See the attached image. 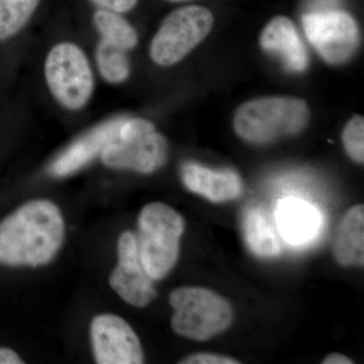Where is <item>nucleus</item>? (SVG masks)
I'll use <instances>...</instances> for the list:
<instances>
[{"label":"nucleus","mask_w":364,"mask_h":364,"mask_svg":"<svg viewBox=\"0 0 364 364\" xmlns=\"http://www.w3.org/2000/svg\"><path fill=\"white\" fill-rule=\"evenodd\" d=\"M169 304L173 309V331L195 341H205L221 334L233 321L229 301L203 287H178L170 294Z\"/></svg>","instance_id":"nucleus-6"},{"label":"nucleus","mask_w":364,"mask_h":364,"mask_svg":"<svg viewBox=\"0 0 364 364\" xmlns=\"http://www.w3.org/2000/svg\"><path fill=\"white\" fill-rule=\"evenodd\" d=\"M121 119L122 117H112L76 139L53 160L49 166V173L57 178L69 176L100 157L114 136Z\"/></svg>","instance_id":"nucleus-11"},{"label":"nucleus","mask_w":364,"mask_h":364,"mask_svg":"<svg viewBox=\"0 0 364 364\" xmlns=\"http://www.w3.org/2000/svg\"><path fill=\"white\" fill-rule=\"evenodd\" d=\"M98 9H109L119 14H126L136 6L138 0H91Z\"/></svg>","instance_id":"nucleus-22"},{"label":"nucleus","mask_w":364,"mask_h":364,"mask_svg":"<svg viewBox=\"0 0 364 364\" xmlns=\"http://www.w3.org/2000/svg\"><path fill=\"white\" fill-rule=\"evenodd\" d=\"M46 85L60 107L79 112L95 93V73L85 50L64 41L53 46L44 62Z\"/></svg>","instance_id":"nucleus-5"},{"label":"nucleus","mask_w":364,"mask_h":364,"mask_svg":"<svg viewBox=\"0 0 364 364\" xmlns=\"http://www.w3.org/2000/svg\"><path fill=\"white\" fill-rule=\"evenodd\" d=\"M100 157L109 168L151 174L164 166L168 145L148 119L124 116Z\"/></svg>","instance_id":"nucleus-3"},{"label":"nucleus","mask_w":364,"mask_h":364,"mask_svg":"<svg viewBox=\"0 0 364 364\" xmlns=\"http://www.w3.org/2000/svg\"><path fill=\"white\" fill-rule=\"evenodd\" d=\"M181 364H238L240 361L230 358V356L220 355L214 353H196L179 361Z\"/></svg>","instance_id":"nucleus-21"},{"label":"nucleus","mask_w":364,"mask_h":364,"mask_svg":"<svg viewBox=\"0 0 364 364\" xmlns=\"http://www.w3.org/2000/svg\"><path fill=\"white\" fill-rule=\"evenodd\" d=\"M242 229L249 250L258 257H275L282 251L279 231L262 208H248Z\"/></svg>","instance_id":"nucleus-16"},{"label":"nucleus","mask_w":364,"mask_h":364,"mask_svg":"<svg viewBox=\"0 0 364 364\" xmlns=\"http://www.w3.org/2000/svg\"><path fill=\"white\" fill-rule=\"evenodd\" d=\"M214 26V16L203 6L181 7L163 20L149 48V55L157 65L168 67L178 63L205 40Z\"/></svg>","instance_id":"nucleus-7"},{"label":"nucleus","mask_w":364,"mask_h":364,"mask_svg":"<svg viewBox=\"0 0 364 364\" xmlns=\"http://www.w3.org/2000/svg\"><path fill=\"white\" fill-rule=\"evenodd\" d=\"M345 151L353 161L363 164L364 161V121L355 116L347 123L342 134Z\"/></svg>","instance_id":"nucleus-20"},{"label":"nucleus","mask_w":364,"mask_h":364,"mask_svg":"<svg viewBox=\"0 0 364 364\" xmlns=\"http://www.w3.org/2000/svg\"><path fill=\"white\" fill-rule=\"evenodd\" d=\"M353 360L351 358H347L346 355L341 353H332L329 354L323 360V364H351Z\"/></svg>","instance_id":"nucleus-24"},{"label":"nucleus","mask_w":364,"mask_h":364,"mask_svg":"<svg viewBox=\"0 0 364 364\" xmlns=\"http://www.w3.org/2000/svg\"><path fill=\"white\" fill-rule=\"evenodd\" d=\"M310 121L305 100L294 97H267L249 100L234 117L237 135L249 143L267 144L298 135Z\"/></svg>","instance_id":"nucleus-2"},{"label":"nucleus","mask_w":364,"mask_h":364,"mask_svg":"<svg viewBox=\"0 0 364 364\" xmlns=\"http://www.w3.org/2000/svg\"><path fill=\"white\" fill-rule=\"evenodd\" d=\"M109 286L122 299L136 308L149 305L156 296L153 280L139 255L136 235L124 232L117 241V264L109 277Z\"/></svg>","instance_id":"nucleus-10"},{"label":"nucleus","mask_w":364,"mask_h":364,"mask_svg":"<svg viewBox=\"0 0 364 364\" xmlns=\"http://www.w3.org/2000/svg\"><path fill=\"white\" fill-rule=\"evenodd\" d=\"M183 232V218L166 203H148L141 210L136 246L143 267L153 280L164 279L176 267Z\"/></svg>","instance_id":"nucleus-4"},{"label":"nucleus","mask_w":364,"mask_h":364,"mask_svg":"<svg viewBox=\"0 0 364 364\" xmlns=\"http://www.w3.org/2000/svg\"><path fill=\"white\" fill-rule=\"evenodd\" d=\"M127 53L104 41H98L95 64L105 82L112 85H123L130 77L131 63Z\"/></svg>","instance_id":"nucleus-18"},{"label":"nucleus","mask_w":364,"mask_h":364,"mask_svg":"<svg viewBox=\"0 0 364 364\" xmlns=\"http://www.w3.org/2000/svg\"><path fill=\"white\" fill-rule=\"evenodd\" d=\"M181 181L184 186L213 203H225L241 196L243 184L233 170H213L193 162L181 167Z\"/></svg>","instance_id":"nucleus-12"},{"label":"nucleus","mask_w":364,"mask_h":364,"mask_svg":"<svg viewBox=\"0 0 364 364\" xmlns=\"http://www.w3.org/2000/svg\"><path fill=\"white\" fill-rule=\"evenodd\" d=\"M260 46L265 52L279 57L289 70L305 71L309 64L308 53L293 21L286 16H275L263 28Z\"/></svg>","instance_id":"nucleus-14"},{"label":"nucleus","mask_w":364,"mask_h":364,"mask_svg":"<svg viewBox=\"0 0 364 364\" xmlns=\"http://www.w3.org/2000/svg\"><path fill=\"white\" fill-rule=\"evenodd\" d=\"M303 26L316 51L330 64H341L350 59L360 42L358 23L343 11L305 14Z\"/></svg>","instance_id":"nucleus-8"},{"label":"nucleus","mask_w":364,"mask_h":364,"mask_svg":"<svg viewBox=\"0 0 364 364\" xmlns=\"http://www.w3.org/2000/svg\"><path fill=\"white\" fill-rule=\"evenodd\" d=\"M65 238L60 208L48 200H33L0 222V264L37 267L48 264Z\"/></svg>","instance_id":"nucleus-1"},{"label":"nucleus","mask_w":364,"mask_h":364,"mask_svg":"<svg viewBox=\"0 0 364 364\" xmlns=\"http://www.w3.org/2000/svg\"><path fill=\"white\" fill-rule=\"evenodd\" d=\"M41 0H0V43L14 39L28 25Z\"/></svg>","instance_id":"nucleus-19"},{"label":"nucleus","mask_w":364,"mask_h":364,"mask_svg":"<svg viewBox=\"0 0 364 364\" xmlns=\"http://www.w3.org/2000/svg\"><path fill=\"white\" fill-rule=\"evenodd\" d=\"M167 1L179 2V1H186V0H167Z\"/></svg>","instance_id":"nucleus-25"},{"label":"nucleus","mask_w":364,"mask_h":364,"mask_svg":"<svg viewBox=\"0 0 364 364\" xmlns=\"http://www.w3.org/2000/svg\"><path fill=\"white\" fill-rule=\"evenodd\" d=\"M336 260L343 267L364 263V208H351L340 222L334 245Z\"/></svg>","instance_id":"nucleus-15"},{"label":"nucleus","mask_w":364,"mask_h":364,"mask_svg":"<svg viewBox=\"0 0 364 364\" xmlns=\"http://www.w3.org/2000/svg\"><path fill=\"white\" fill-rule=\"evenodd\" d=\"M279 234L294 246L310 243L320 232L322 219L317 208L301 198L280 200L275 210Z\"/></svg>","instance_id":"nucleus-13"},{"label":"nucleus","mask_w":364,"mask_h":364,"mask_svg":"<svg viewBox=\"0 0 364 364\" xmlns=\"http://www.w3.org/2000/svg\"><path fill=\"white\" fill-rule=\"evenodd\" d=\"M93 355L98 364H141L144 354L140 340L124 318L102 314L90 325Z\"/></svg>","instance_id":"nucleus-9"},{"label":"nucleus","mask_w":364,"mask_h":364,"mask_svg":"<svg viewBox=\"0 0 364 364\" xmlns=\"http://www.w3.org/2000/svg\"><path fill=\"white\" fill-rule=\"evenodd\" d=\"M18 354L11 348L0 347V364H23Z\"/></svg>","instance_id":"nucleus-23"},{"label":"nucleus","mask_w":364,"mask_h":364,"mask_svg":"<svg viewBox=\"0 0 364 364\" xmlns=\"http://www.w3.org/2000/svg\"><path fill=\"white\" fill-rule=\"evenodd\" d=\"M122 14L109 9H97L93 14L92 23L100 40L129 52L138 45V33Z\"/></svg>","instance_id":"nucleus-17"}]
</instances>
